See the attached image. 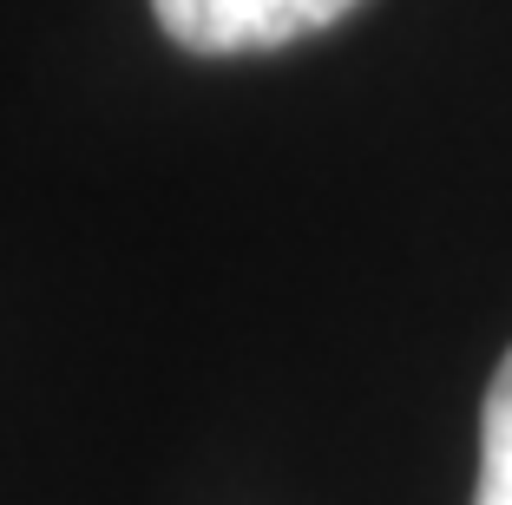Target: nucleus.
<instances>
[{
  "label": "nucleus",
  "instance_id": "2",
  "mask_svg": "<svg viewBox=\"0 0 512 505\" xmlns=\"http://www.w3.org/2000/svg\"><path fill=\"white\" fill-rule=\"evenodd\" d=\"M473 505H512V355L499 361L480 414V492Z\"/></svg>",
  "mask_w": 512,
  "mask_h": 505
},
{
  "label": "nucleus",
  "instance_id": "1",
  "mask_svg": "<svg viewBox=\"0 0 512 505\" xmlns=\"http://www.w3.org/2000/svg\"><path fill=\"white\" fill-rule=\"evenodd\" d=\"M158 27L191 53H263V46L322 33L355 0H151Z\"/></svg>",
  "mask_w": 512,
  "mask_h": 505
}]
</instances>
